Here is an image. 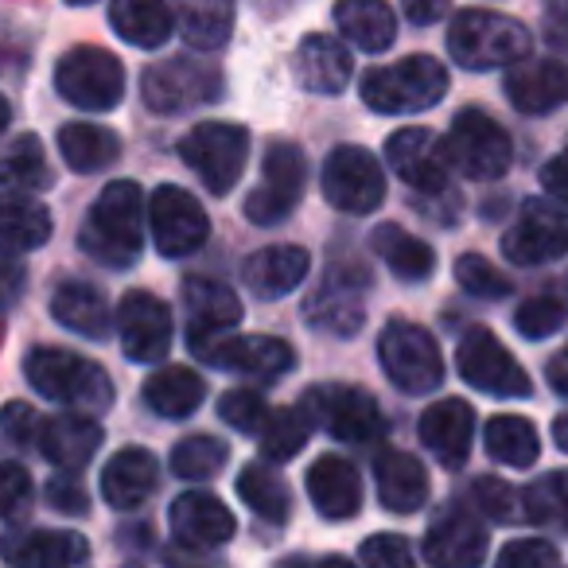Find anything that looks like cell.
Segmentation results:
<instances>
[{"label":"cell","instance_id":"1","mask_svg":"<svg viewBox=\"0 0 568 568\" xmlns=\"http://www.w3.org/2000/svg\"><path fill=\"white\" fill-rule=\"evenodd\" d=\"M24 374L36 386V394L55 405H67V409L105 413L113 405L110 374L98 363H90V358L71 355V351H55V347L32 351L24 358Z\"/></svg>","mask_w":568,"mask_h":568},{"label":"cell","instance_id":"2","mask_svg":"<svg viewBox=\"0 0 568 568\" xmlns=\"http://www.w3.org/2000/svg\"><path fill=\"white\" fill-rule=\"evenodd\" d=\"M534 36L514 17L487 9H467L452 20L448 51L467 71H495V67H514L529 55Z\"/></svg>","mask_w":568,"mask_h":568},{"label":"cell","instance_id":"3","mask_svg":"<svg viewBox=\"0 0 568 568\" xmlns=\"http://www.w3.org/2000/svg\"><path fill=\"white\" fill-rule=\"evenodd\" d=\"M141 187L133 180H113L90 211L82 250L113 268L133 265V257L141 253Z\"/></svg>","mask_w":568,"mask_h":568},{"label":"cell","instance_id":"4","mask_svg":"<svg viewBox=\"0 0 568 568\" xmlns=\"http://www.w3.org/2000/svg\"><path fill=\"white\" fill-rule=\"evenodd\" d=\"M444 94H448V71L433 55H409L402 63L374 67L363 79V102L386 118L433 110Z\"/></svg>","mask_w":568,"mask_h":568},{"label":"cell","instance_id":"5","mask_svg":"<svg viewBox=\"0 0 568 568\" xmlns=\"http://www.w3.org/2000/svg\"><path fill=\"white\" fill-rule=\"evenodd\" d=\"M180 156L203 180L206 191L226 195L237 183V175L245 172L250 133L242 125H230V121H203L180 141Z\"/></svg>","mask_w":568,"mask_h":568},{"label":"cell","instance_id":"6","mask_svg":"<svg viewBox=\"0 0 568 568\" xmlns=\"http://www.w3.org/2000/svg\"><path fill=\"white\" fill-rule=\"evenodd\" d=\"M55 87L71 105L87 113H105L125 94V71L121 59L102 48H74L59 59Z\"/></svg>","mask_w":568,"mask_h":568},{"label":"cell","instance_id":"7","mask_svg":"<svg viewBox=\"0 0 568 568\" xmlns=\"http://www.w3.org/2000/svg\"><path fill=\"white\" fill-rule=\"evenodd\" d=\"M320 187H324V199L335 211L371 214L386 199V172H382L374 152L358 149V144H343L324 160Z\"/></svg>","mask_w":568,"mask_h":568},{"label":"cell","instance_id":"8","mask_svg":"<svg viewBox=\"0 0 568 568\" xmlns=\"http://www.w3.org/2000/svg\"><path fill=\"white\" fill-rule=\"evenodd\" d=\"M382 371L405 394H428L444 382V358L436 339L417 324H389L378 339Z\"/></svg>","mask_w":568,"mask_h":568},{"label":"cell","instance_id":"9","mask_svg":"<svg viewBox=\"0 0 568 568\" xmlns=\"http://www.w3.org/2000/svg\"><path fill=\"white\" fill-rule=\"evenodd\" d=\"M219 90H222L219 71L191 55L164 59V63L149 67L141 79L144 105L156 113H183L191 105H206L219 98Z\"/></svg>","mask_w":568,"mask_h":568},{"label":"cell","instance_id":"10","mask_svg":"<svg viewBox=\"0 0 568 568\" xmlns=\"http://www.w3.org/2000/svg\"><path fill=\"white\" fill-rule=\"evenodd\" d=\"M308 183V160L296 144H273L261 164V183L245 199V219L257 226H273L284 214H293Z\"/></svg>","mask_w":568,"mask_h":568},{"label":"cell","instance_id":"11","mask_svg":"<svg viewBox=\"0 0 568 568\" xmlns=\"http://www.w3.org/2000/svg\"><path fill=\"white\" fill-rule=\"evenodd\" d=\"M448 152L452 168H459L471 180H498L510 168V136L495 118H487L483 110H464L456 113L448 133Z\"/></svg>","mask_w":568,"mask_h":568},{"label":"cell","instance_id":"12","mask_svg":"<svg viewBox=\"0 0 568 568\" xmlns=\"http://www.w3.org/2000/svg\"><path fill=\"white\" fill-rule=\"evenodd\" d=\"M183 301H187V347L211 363L226 335L242 324V304L226 284L206 281V276H191L183 284Z\"/></svg>","mask_w":568,"mask_h":568},{"label":"cell","instance_id":"13","mask_svg":"<svg viewBox=\"0 0 568 568\" xmlns=\"http://www.w3.org/2000/svg\"><path fill=\"white\" fill-rule=\"evenodd\" d=\"M459 374H464L467 386L483 389L490 397H529L534 386H529V374L514 363V355L483 327H471V332L459 339Z\"/></svg>","mask_w":568,"mask_h":568},{"label":"cell","instance_id":"14","mask_svg":"<svg viewBox=\"0 0 568 568\" xmlns=\"http://www.w3.org/2000/svg\"><path fill=\"white\" fill-rule=\"evenodd\" d=\"M149 222H152V242L164 257H187L191 250L206 242V211L199 206V199H191L183 187L164 183L156 187L149 203Z\"/></svg>","mask_w":568,"mask_h":568},{"label":"cell","instance_id":"15","mask_svg":"<svg viewBox=\"0 0 568 568\" xmlns=\"http://www.w3.org/2000/svg\"><path fill=\"white\" fill-rule=\"evenodd\" d=\"M386 160L409 187L425 191V195L448 187L452 152L448 141H440L433 129H397L386 141Z\"/></svg>","mask_w":568,"mask_h":568},{"label":"cell","instance_id":"16","mask_svg":"<svg viewBox=\"0 0 568 568\" xmlns=\"http://www.w3.org/2000/svg\"><path fill=\"white\" fill-rule=\"evenodd\" d=\"M503 253L514 265H541L568 253V211L552 203H529L503 234Z\"/></svg>","mask_w":568,"mask_h":568},{"label":"cell","instance_id":"17","mask_svg":"<svg viewBox=\"0 0 568 568\" xmlns=\"http://www.w3.org/2000/svg\"><path fill=\"white\" fill-rule=\"evenodd\" d=\"M312 420L327 428L335 440L347 444H366L382 433V409L371 394L351 386H335V389H316V394L304 397Z\"/></svg>","mask_w":568,"mask_h":568},{"label":"cell","instance_id":"18","mask_svg":"<svg viewBox=\"0 0 568 568\" xmlns=\"http://www.w3.org/2000/svg\"><path fill=\"white\" fill-rule=\"evenodd\" d=\"M121 347L133 363H160L172 347V312L152 293H129L118 312Z\"/></svg>","mask_w":568,"mask_h":568},{"label":"cell","instance_id":"19","mask_svg":"<svg viewBox=\"0 0 568 568\" xmlns=\"http://www.w3.org/2000/svg\"><path fill=\"white\" fill-rule=\"evenodd\" d=\"M168 526H172L175 541L191 545V549H219L234 537L237 521L222 498L206 495V490H191L172 503Z\"/></svg>","mask_w":568,"mask_h":568},{"label":"cell","instance_id":"20","mask_svg":"<svg viewBox=\"0 0 568 568\" xmlns=\"http://www.w3.org/2000/svg\"><path fill=\"white\" fill-rule=\"evenodd\" d=\"M0 552L12 568H74L90 557V541L71 529H24L4 537Z\"/></svg>","mask_w":568,"mask_h":568},{"label":"cell","instance_id":"21","mask_svg":"<svg viewBox=\"0 0 568 568\" xmlns=\"http://www.w3.org/2000/svg\"><path fill=\"white\" fill-rule=\"evenodd\" d=\"M471 436H475V413L459 397H444V402L428 405L420 413V440L452 471L464 467L467 456H471Z\"/></svg>","mask_w":568,"mask_h":568},{"label":"cell","instance_id":"22","mask_svg":"<svg viewBox=\"0 0 568 568\" xmlns=\"http://www.w3.org/2000/svg\"><path fill=\"white\" fill-rule=\"evenodd\" d=\"M506 98L518 113H552L568 102V67L560 59H521L506 74Z\"/></svg>","mask_w":568,"mask_h":568},{"label":"cell","instance_id":"23","mask_svg":"<svg viewBox=\"0 0 568 568\" xmlns=\"http://www.w3.org/2000/svg\"><path fill=\"white\" fill-rule=\"evenodd\" d=\"M425 557L433 568H479L487 557V529L464 510H452L428 529Z\"/></svg>","mask_w":568,"mask_h":568},{"label":"cell","instance_id":"24","mask_svg":"<svg viewBox=\"0 0 568 568\" xmlns=\"http://www.w3.org/2000/svg\"><path fill=\"white\" fill-rule=\"evenodd\" d=\"M351 51L332 36H308L293 55V74L312 94H343L351 82Z\"/></svg>","mask_w":568,"mask_h":568},{"label":"cell","instance_id":"25","mask_svg":"<svg viewBox=\"0 0 568 568\" xmlns=\"http://www.w3.org/2000/svg\"><path fill=\"white\" fill-rule=\"evenodd\" d=\"M102 436L105 433L94 417H79V413H71V417H48L43 420L36 448H40L55 467H63V471H79V467H87L90 459H94V452L102 448Z\"/></svg>","mask_w":568,"mask_h":568},{"label":"cell","instance_id":"26","mask_svg":"<svg viewBox=\"0 0 568 568\" xmlns=\"http://www.w3.org/2000/svg\"><path fill=\"white\" fill-rule=\"evenodd\" d=\"M308 268H312V257L301 245H265V250H257L245 261L242 276L261 301H276V296L301 288Z\"/></svg>","mask_w":568,"mask_h":568},{"label":"cell","instance_id":"27","mask_svg":"<svg viewBox=\"0 0 568 568\" xmlns=\"http://www.w3.org/2000/svg\"><path fill=\"white\" fill-rule=\"evenodd\" d=\"M308 495L327 521H343L355 518L358 506H363V483H358L355 467L347 459L324 456L308 467Z\"/></svg>","mask_w":568,"mask_h":568},{"label":"cell","instance_id":"28","mask_svg":"<svg viewBox=\"0 0 568 568\" xmlns=\"http://www.w3.org/2000/svg\"><path fill=\"white\" fill-rule=\"evenodd\" d=\"M214 366L242 378H276V374L293 371V347L273 335H242V339H226L211 355Z\"/></svg>","mask_w":568,"mask_h":568},{"label":"cell","instance_id":"29","mask_svg":"<svg viewBox=\"0 0 568 568\" xmlns=\"http://www.w3.org/2000/svg\"><path fill=\"white\" fill-rule=\"evenodd\" d=\"M110 24L125 43L156 51L172 40L175 12L168 0H110Z\"/></svg>","mask_w":568,"mask_h":568},{"label":"cell","instance_id":"30","mask_svg":"<svg viewBox=\"0 0 568 568\" xmlns=\"http://www.w3.org/2000/svg\"><path fill=\"white\" fill-rule=\"evenodd\" d=\"M374 475H378V498L386 510L394 514H413L425 506L428 498V475L420 467L417 456H405V452H382L378 464H374Z\"/></svg>","mask_w":568,"mask_h":568},{"label":"cell","instance_id":"31","mask_svg":"<svg viewBox=\"0 0 568 568\" xmlns=\"http://www.w3.org/2000/svg\"><path fill=\"white\" fill-rule=\"evenodd\" d=\"M156 490V459L144 448H125L105 464L102 498L118 510H133Z\"/></svg>","mask_w":568,"mask_h":568},{"label":"cell","instance_id":"32","mask_svg":"<svg viewBox=\"0 0 568 568\" xmlns=\"http://www.w3.org/2000/svg\"><path fill=\"white\" fill-rule=\"evenodd\" d=\"M335 24L343 40H351L358 51H386L397 40V20L386 0H339L335 4Z\"/></svg>","mask_w":568,"mask_h":568},{"label":"cell","instance_id":"33","mask_svg":"<svg viewBox=\"0 0 568 568\" xmlns=\"http://www.w3.org/2000/svg\"><path fill=\"white\" fill-rule=\"evenodd\" d=\"M51 237V211L40 199L0 195V253L40 250Z\"/></svg>","mask_w":568,"mask_h":568},{"label":"cell","instance_id":"34","mask_svg":"<svg viewBox=\"0 0 568 568\" xmlns=\"http://www.w3.org/2000/svg\"><path fill=\"white\" fill-rule=\"evenodd\" d=\"M51 316L63 327H71L82 339H105L110 332V308H105L102 293L87 281L63 284L55 296H51Z\"/></svg>","mask_w":568,"mask_h":568},{"label":"cell","instance_id":"35","mask_svg":"<svg viewBox=\"0 0 568 568\" xmlns=\"http://www.w3.org/2000/svg\"><path fill=\"white\" fill-rule=\"evenodd\" d=\"M172 4H175V17H180L183 40L191 48L219 51L230 40L237 0H172Z\"/></svg>","mask_w":568,"mask_h":568},{"label":"cell","instance_id":"36","mask_svg":"<svg viewBox=\"0 0 568 568\" xmlns=\"http://www.w3.org/2000/svg\"><path fill=\"white\" fill-rule=\"evenodd\" d=\"M203 378L191 374L187 366H168V371H156L149 382H144V405L160 417H187L203 405Z\"/></svg>","mask_w":568,"mask_h":568},{"label":"cell","instance_id":"37","mask_svg":"<svg viewBox=\"0 0 568 568\" xmlns=\"http://www.w3.org/2000/svg\"><path fill=\"white\" fill-rule=\"evenodd\" d=\"M59 152H63L67 168L90 175V172H102V168H110L113 160L121 156V141H118V133H113V129L74 121V125H63V133H59Z\"/></svg>","mask_w":568,"mask_h":568},{"label":"cell","instance_id":"38","mask_svg":"<svg viewBox=\"0 0 568 568\" xmlns=\"http://www.w3.org/2000/svg\"><path fill=\"white\" fill-rule=\"evenodd\" d=\"M374 253H378L382 261L389 265V273L397 276V281H428L436 268V253L428 242H420V237L405 234L402 226H378L374 230Z\"/></svg>","mask_w":568,"mask_h":568},{"label":"cell","instance_id":"39","mask_svg":"<svg viewBox=\"0 0 568 568\" xmlns=\"http://www.w3.org/2000/svg\"><path fill=\"white\" fill-rule=\"evenodd\" d=\"M363 288L366 281L347 284V276L327 281L324 293H316V301L308 304L312 327H324L332 335H355L363 327Z\"/></svg>","mask_w":568,"mask_h":568},{"label":"cell","instance_id":"40","mask_svg":"<svg viewBox=\"0 0 568 568\" xmlns=\"http://www.w3.org/2000/svg\"><path fill=\"white\" fill-rule=\"evenodd\" d=\"M487 440L490 459H498L503 467H514V471H526L537 459V428L529 425L526 417H495L483 433Z\"/></svg>","mask_w":568,"mask_h":568},{"label":"cell","instance_id":"41","mask_svg":"<svg viewBox=\"0 0 568 568\" xmlns=\"http://www.w3.org/2000/svg\"><path fill=\"white\" fill-rule=\"evenodd\" d=\"M312 413L308 405H293V409H276L265 417V425H261V452H265L268 459H293L296 452L308 444V433H312Z\"/></svg>","mask_w":568,"mask_h":568},{"label":"cell","instance_id":"42","mask_svg":"<svg viewBox=\"0 0 568 568\" xmlns=\"http://www.w3.org/2000/svg\"><path fill=\"white\" fill-rule=\"evenodd\" d=\"M237 495H242V503L250 506V510H257L261 518L273 521V526L288 521V510H293L288 487H284L273 471H265V467H257V464L242 467V475H237Z\"/></svg>","mask_w":568,"mask_h":568},{"label":"cell","instance_id":"43","mask_svg":"<svg viewBox=\"0 0 568 568\" xmlns=\"http://www.w3.org/2000/svg\"><path fill=\"white\" fill-rule=\"evenodd\" d=\"M0 183L4 187H48V160H43V144L32 133L17 136L0 156Z\"/></svg>","mask_w":568,"mask_h":568},{"label":"cell","instance_id":"44","mask_svg":"<svg viewBox=\"0 0 568 568\" xmlns=\"http://www.w3.org/2000/svg\"><path fill=\"white\" fill-rule=\"evenodd\" d=\"M226 456H230L226 444L214 440V436H187V440L175 444L172 471L180 479H211L214 471H222Z\"/></svg>","mask_w":568,"mask_h":568},{"label":"cell","instance_id":"45","mask_svg":"<svg viewBox=\"0 0 568 568\" xmlns=\"http://www.w3.org/2000/svg\"><path fill=\"white\" fill-rule=\"evenodd\" d=\"M526 498V518L529 521H549V526H568V471H552L537 479Z\"/></svg>","mask_w":568,"mask_h":568},{"label":"cell","instance_id":"46","mask_svg":"<svg viewBox=\"0 0 568 568\" xmlns=\"http://www.w3.org/2000/svg\"><path fill=\"white\" fill-rule=\"evenodd\" d=\"M456 281L464 293L479 296V301H503V296L510 293V281H506L487 257H479V253H464V257L456 261Z\"/></svg>","mask_w":568,"mask_h":568},{"label":"cell","instance_id":"47","mask_svg":"<svg viewBox=\"0 0 568 568\" xmlns=\"http://www.w3.org/2000/svg\"><path fill=\"white\" fill-rule=\"evenodd\" d=\"M565 320H568V312L557 296H534V301H526L518 308L514 327H518V335H526V339H549V335H557L560 327H565Z\"/></svg>","mask_w":568,"mask_h":568},{"label":"cell","instance_id":"48","mask_svg":"<svg viewBox=\"0 0 568 568\" xmlns=\"http://www.w3.org/2000/svg\"><path fill=\"white\" fill-rule=\"evenodd\" d=\"M219 417L226 420L230 428H237V433L253 436V433H261V425H265L268 405H265V397L253 394V389H230V394L219 402Z\"/></svg>","mask_w":568,"mask_h":568},{"label":"cell","instance_id":"49","mask_svg":"<svg viewBox=\"0 0 568 568\" xmlns=\"http://www.w3.org/2000/svg\"><path fill=\"white\" fill-rule=\"evenodd\" d=\"M475 503H479V510H487L495 521H529L521 490L506 487L503 479H490V475L475 483Z\"/></svg>","mask_w":568,"mask_h":568},{"label":"cell","instance_id":"50","mask_svg":"<svg viewBox=\"0 0 568 568\" xmlns=\"http://www.w3.org/2000/svg\"><path fill=\"white\" fill-rule=\"evenodd\" d=\"M363 568H417L413 549L397 534H374L363 541Z\"/></svg>","mask_w":568,"mask_h":568},{"label":"cell","instance_id":"51","mask_svg":"<svg viewBox=\"0 0 568 568\" xmlns=\"http://www.w3.org/2000/svg\"><path fill=\"white\" fill-rule=\"evenodd\" d=\"M495 568H557V549L549 541L521 537V541H510L498 552Z\"/></svg>","mask_w":568,"mask_h":568},{"label":"cell","instance_id":"52","mask_svg":"<svg viewBox=\"0 0 568 568\" xmlns=\"http://www.w3.org/2000/svg\"><path fill=\"white\" fill-rule=\"evenodd\" d=\"M40 425L43 417L24 402H9L0 409V433L9 436L12 444H36L40 440Z\"/></svg>","mask_w":568,"mask_h":568},{"label":"cell","instance_id":"53","mask_svg":"<svg viewBox=\"0 0 568 568\" xmlns=\"http://www.w3.org/2000/svg\"><path fill=\"white\" fill-rule=\"evenodd\" d=\"M32 495V479L20 464H0V514H12Z\"/></svg>","mask_w":568,"mask_h":568},{"label":"cell","instance_id":"54","mask_svg":"<svg viewBox=\"0 0 568 568\" xmlns=\"http://www.w3.org/2000/svg\"><path fill=\"white\" fill-rule=\"evenodd\" d=\"M545 36L568 51V0H545Z\"/></svg>","mask_w":568,"mask_h":568},{"label":"cell","instance_id":"55","mask_svg":"<svg viewBox=\"0 0 568 568\" xmlns=\"http://www.w3.org/2000/svg\"><path fill=\"white\" fill-rule=\"evenodd\" d=\"M541 187L549 191L552 199H565L568 203V152L552 156L549 164L541 168Z\"/></svg>","mask_w":568,"mask_h":568},{"label":"cell","instance_id":"56","mask_svg":"<svg viewBox=\"0 0 568 568\" xmlns=\"http://www.w3.org/2000/svg\"><path fill=\"white\" fill-rule=\"evenodd\" d=\"M48 498L59 506V510H67V514H87V506H90V498L82 495L74 483H67V479H55L48 487Z\"/></svg>","mask_w":568,"mask_h":568},{"label":"cell","instance_id":"57","mask_svg":"<svg viewBox=\"0 0 568 568\" xmlns=\"http://www.w3.org/2000/svg\"><path fill=\"white\" fill-rule=\"evenodd\" d=\"M448 12V0H405V17L413 24H436Z\"/></svg>","mask_w":568,"mask_h":568},{"label":"cell","instance_id":"58","mask_svg":"<svg viewBox=\"0 0 568 568\" xmlns=\"http://www.w3.org/2000/svg\"><path fill=\"white\" fill-rule=\"evenodd\" d=\"M545 378H549V386L557 389L560 397H568V343H565V351H557V355L549 358Z\"/></svg>","mask_w":568,"mask_h":568},{"label":"cell","instance_id":"59","mask_svg":"<svg viewBox=\"0 0 568 568\" xmlns=\"http://www.w3.org/2000/svg\"><path fill=\"white\" fill-rule=\"evenodd\" d=\"M552 440H557L560 452H568V417H557L552 420Z\"/></svg>","mask_w":568,"mask_h":568},{"label":"cell","instance_id":"60","mask_svg":"<svg viewBox=\"0 0 568 568\" xmlns=\"http://www.w3.org/2000/svg\"><path fill=\"white\" fill-rule=\"evenodd\" d=\"M9 121H12V110H9V102H4V98H0V133H4V129H9Z\"/></svg>","mask_w":568,"mask_h":568},{"label":"cell","instance_id":"61","mask_svg":"<svg viewBox=\"0 0 568 568\" xmlns=\"http://www.w3.org/2000/svg\"><path fill=\"white\" fill-rule=\"evenodd\" d=\"M324 568H351L347 560H339V557H332V560H324Z\"/></svg>","mask_w":568,"mask_h":568},{"label":"cell","instance_id":"62","mask_svg":"<svg viewBox=\"0 0 568 568\" xmlns=\"http://www.w3.org/2000/svg\"><path fill=\"white\" fill-rule=\"evenodd\" d=\"M67 4H90V0H67Z\"/></svg>","mask_w":568,"mask_h":568}]
</instances>
